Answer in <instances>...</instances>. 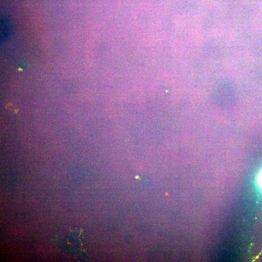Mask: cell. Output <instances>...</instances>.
Returning <instances> with one entry per match:
<instances>
[{
	"label": "cell",
	"mask_w": 262,
	"mask_h": 262,
	"mask_svg": "<svg viewBox=\"0 0 262 262\" xmlns=\"http://www.w3.org/2000/svg\"><path fill=\"white\" fill-rule=\"evenodd\" d=\"M257 182L259 186L262 189V170L260 172L258 176Z\"/></svg>",
	"instance_id": "1"
}]
</instances>
